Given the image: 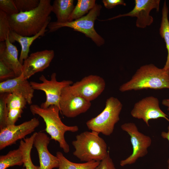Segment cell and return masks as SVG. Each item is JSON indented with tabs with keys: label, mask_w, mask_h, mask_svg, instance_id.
Wrapping results in <instances>:
<instances>
[{
	"label": "cell",
	"mask_w": 169,
	"mask_h": 169,
	"mask_svg": "<svg viewBox=\"0 0 169 169\" xmlns=\"http://www.w3.org/2000/svg\"><path fill=\"white\" fill-rule=\"evenodd\" d=\"M52 10L51 0H40L38 6L35 9L8 16L11 29L23 36L35 35L51 20Z\"/></svg>",
	"instance_id": "1"
},
{
	"label": "cell",
	"mask_w": 169,
	"mask_h": 169,
	"mask_svg": "<svg viewBox=\"0 0 169 169\" xmlns=\"http://www.w3.org/2000/svg\"><path fill=\"white\" fill-rule=\"evenodd\" d=\"M169 89V71L159 68L153 64L143 65L137 69L129 81L122 84L121 92L151 89Z\"/></svg>",
	"instance_id": "2"
},
{
	"label": "cell",
	"mask_w": 169,
	"mask_h": 169,
	"mask_svg": "<svg viewBox=\"0 0 169 169\" xmlns=\"http://www.w3.org/2000/svg\"><path fill=\"white\" fill-rule=\"evenodd\" d=\"M30 110L32 114L38 115L45 123V131L50 136L51 139L57 141L65 153L69 151V146L66 141L64 134L67 131L75 132L79 130L77 125L68 126L62 121L59 116L60 110L55 105L44 108L36 104L31 105Z\"/></svg>",
	"instance_id": "3"
},
{
	"label": "cell",
	"mask_w": 169,
	"mask_h": 169,
	"mask_svg": "<svg viewBox=\"0 0 169 169\" xmlns=\"http://www.w3.org/2000/svg\"><path fill=\"white\" fill-rule=\"evenodd\" d=\"M96 132L85 131L77 135L72 142L73 155L82 161H100L107 155V144Z\"/></svg>",
	"instance_id": "4"
},
{
	"label": "cell",
	"mask_w": 169,
	"mask_h": 169,
	"mask_svg": "<svg viewBox=\"0 0 169 169\" xmlns=\"http://www.w3.org/2000/svg\"><path fill=\"white\" fill-rule=\"evenodd\" d=\"M122 104L116 98L111 97L106 100L102 111L86 123L88 128L92 131L109 136L113 132L115 125L120 120Z\"/></svg>",
	"instance_id": "5"
},
{
	"label": "cell",
	"mask_w": 169,
	"mask_h": 169,
	"mask_svg": "<svg viewBox=\"0 0 169 169\" xmlns=\"http://www.w3.org/2000/svg\"><path fill=\"white\" fill-rule=\"evenodd\" d=\"M101 8L100 5L96 4L95 7L86 16L74 21L64 23L56 21L50 22L48 26L49 32H54L64 27L70 28L75 31L84 33L90 38L97 46H100L105 43V41L95 30L94 23L100 14Z\"/></svg>",
	"instance_id": "6"
},
{
	"label": "cell",
	"mask_w": 169,
	"mask_h": 169,
	"mask_svg": "<svg viewBox=\"0 0 169 169\" xmlns=\"http://www.w3.org/2000/svg\"><path fill=\"white\" fill-rule=\"evenodd\" d=\"M39 79L41 83L32 81L30 82L34 90H42L45 93L46 100L40 106L46 108L51 105H55L60 109L59 102L62 90L65 87L72 84L73 82L65 80L58 81L55 73L51 74L50 80L47 79L43 75L40 77Z\"/></svg>",
	"instance_id": "7"
},
{
	"label": "cell",
	"mask_w": 169,
	"mask_h": 169,
	"mask_svg": "<svg viewBox=\"0 0 169 169\" xmlns=\"http://www.w3.org/2000/svg\"><path fill=\"white\" fill-rule=\"evenodd\" d=\"M121 128L130 136L133 150L131 155L120 161V165L123 166L134 164L139 158L146 155L148 153V149L151 145L152 141L150 136L139 131L134 123H125L121 125Z\"/></svg>",
	"instance_id": "8"
},
{
	"label": "cell",
	"mask_w": 169,
	"mask_h": 169,
	"mask_svg": "<svg viewBox=\"0 0 169 169\" xmlns=\"http://www.w3.org/2000/svg\"><path fill=\"white\" fill-rule=\"evenodd\" d=\"M105 87V82L102 77L91 74L67 87L74 94L91 102L103 92Z\"/></svg>",
	"instance_id": "9"
},
{
	"label": "cell",
	"mask_w": 169,
	"mask_h": 169,
	"mask_svg": "<svg viewBox=\"0 0 169 169\" xmlns=\"http://www.w3.org/2000/svg\"><path fill=\"white\" fill-rule=\"evenodd\" d=\"M39 124L38 119L33 118L19 125H8L0 130V150L24 139L34 131Z\"/></svg>",
	"instance_id": "10"
},
{
	"label": "cell",
	"mask_w": 169,
	"mask_h": 169,
	"mask_svg": "<svg viewBox=\"0 0 169 169\" xmlns=\"http://www.w3.org/2000/svg\"><path fill=\"white\" fill-rule=\"evenodd\" d=\"M160 2V0H135L134 8L129 12L100 21L110 20L126 16L136 17V26L144 28L153 22V18L150 15V12L153 9H156L157 12L159 11Z\"/></svg>",
	"instance_id": "11"
},
{
	"label": "cell",
	"mask_w": 169,
	"mask_h": 169,
	"mask_svg": "<svg viewBox=\"0 0 169 169\" xmlns=\"http://www.w3.org/2000/svg\"><path fill=\"white\" fill-rule=\"evenodd\" d=\"M131 114L134 118L142 119L148 126L149 120L152 119L163 118L169 122L168 116L160 107L158 99L153 96L146 97L136 102Z\"/></svg>",
	"instance_id": "12"
},
{
	"label": "cell",
	"mask_w": 169,
	"mask_h": 169,
	"mask_svg": "<svg viewBox=\"0 0 169 169\" xmlns=\"http://www.w3.org/2000/svg\"><path fill=\"white\" fill-rule=\"evenodd\" d=\"M68 86L62 90L59 102L60 112L68 118H74L86 112L91 103L72 93Z\"/></svg>",
	"instance_id": "13"
},
{
	"label": "cell",
	"mask_w": 169,
	"mask_h": 169,
	"mask_svg": "<svg viewBox=\"0 0 169 169\" xmlns=\"http://www.w3.org/2000/svg\"><path fill=\"white\" fill-rule=\"evenodd\" d=\"M54 56L52 50L37 51L31 54L24 60L22 74L27 79L36 73L42 72L49 67Z\"/></svg>",
	"instance_id": "14"
},
{
	"label": "cell",
	"mask_w": 169,
	"mask_h": 169,
	"mask_svg": "<svg viewBox=\"0 0 169 169\" xmlns=\"http://www.w3.org/2000/svg\"><path fill=\"white\" fill-rule=\"evenodd\" d=\"M33 146L36 148L39 158L40 169L58 168L59 159L51 154L48 149L51 138L42 131L35 132Z\"/></svg>",
	"instance_id": "15"
},
{
	"label": "cell",
	"mask_w": 169,
	"mask_h": 169,
	"mask_svg": "<svg viewBox=\"0 0 169 169\" xmlns=\"http://www.w3.org/2000/svg\"><path fill=\"white\" fill-rule=\"evenodd\" d=\"M34 90L30 82L22 74L20 76L0 83V93H16L22 95L27 103L31 104Z\"/></svg>",
	"instance_id": "16"
},
{
	"label": "cell",
	"mask_w": 169,
	"mask_h": 169,
	"mask_svg": "<svg viewBox=\"0 0 169 169\" xmlns=\"http://www.w3.org/2000/svg\"><path fill=\"white\" fill-rule=\"evenodd\" d=\"M18 56L17 49L10 41L9 36L5 42H0V60L14 72L16 77L22 74L23 67Z\"/></svg>",
	"instance_id": "17"
},
{
	"label": "cell",
	"mask_w": 169,
	"mask_h": 169,
	"mask_svg": "<svg viewBox=\"0 0 169 169\" xmlns=\"http://www.w3.org/2000/svg\"><path fill=\"white\" fill-rule=\"evenodd\" d=\"M50 20L46 23L40 32L35 35L31 36H24L19 35L14 31L11 30L9 35L10 41L13 43L15 41L18 42L20 45L21 50L19 60L20 63L23 64L24 60L29 56L30 47L34 42L37 38L44 35L47 31L46 28L48 27Z\"/></svg>",
	"instance_id": "18"
},
{
	"label": "cell",
	"mask_w": 169,
	"mask_h": 169,
	"mask_svg": "<svg viewBox=\"0 0 169 169\" xmlns=\"http://www.w3.org/2000/svg\"><path fill=\"white\" fill-rule=\"evenodd\" d=\"M73 0H55L52 5V11L55 13L57 22L64 23L69 22L74 8Z\"/></svg>",
	"instance_id": "19"
},
{
	"label": "cell",
	"mask_w": 169,
	"mask_h": 169,
	"mask_svg": "<svg viewBox=\"0 0 169 169\" xmlns=\"http://www.w3.org/2000/svg\"><path fill=\"white\" fill-rule=\"evenodd\" d=\"M168 13V9L165 1L162 10V17L159 33L164 40L167 52L166 60L163 68L166 70L169 71V21Z\"/></svg>",
	"instance_id": "20"
},
{
	"label": "cell",
	"mask_w": 169,
	"mask_h": 169,
	"mask_svg": "<svg viewBox=\"0 0 169 169\" xmlns=\"http://www.w3.org/2000/svg\"><path fill=\"white\" fill-rule=\"evenodd\" d=\"M35 132L30 137L24 138L20 141L19 147L21 150L25 169H40L39 166L34 165L31 160V153L33 146Z\"/></svg>",
	"instance_id": "21"
},
{
	"label": "cell",
	"mask_w": 169,
	"mask_h": 169,
	"mask_svg": "<svg viewBox=\"0 0 169 169\" xmlns=\"http://www.w3.org/2000/svg\"><path fill=\"white\" fill-rule=\"evenodd\" d=\"M23 164V156L19 147L0 156V169H6L11 166H20Z\"/></svg>",
	"instance_id": "22"
},
{
	"label": "cell",
	"mask_w": 169,
	"mask_h": 169,
	"mask_svg": "<svg viewBox=\"0 0 169 169\" xmlns=\"http://www.w3.org/2000/svg\"><path fill=\"white\" fill-rule=\"evenodd\" d=\"M59 165L58 169H94L100 161H92L84 163H76L67 159L60 151L56 152Z\"/></svg>",
	"instance_id": "23"
},
{
	"label": "cell",
	"mask_w": 169,
	"mask_h": 169,
	"mask_svg": "<svg viewBox=\"0 0 169 169\" xmlns=\"http://www.w3.org/2000/svg\"><path fill=\"white\" fill-rule=\"evenodd\" d=\"M95 0H78L71 15L69 22L73 21L89 13L96 5Z\"/></svg>",
	"instance_id": "24"
},
{
	"label": "cell",
	"mask_w": 169,
	"mask_h": 169,
	"mask_svg": "<svg viewBox=\"0 0 169 169\" xmlns=\"http://www.w3.org/2000/svg\"><path fill=\"white\" fill-rule=\"evenodd\" d=\"M27 103L25 98L21 95L16 93H9L7 99L8 110L10 109H22Z\"/></svg>",
	"instance_id": "25"
},
{
	"label": "cell",
	"mask_w": 169,
	"mask_h": 169,
	"mask_svg": "<svg viewBox=\"0 0 169 169\" xmlns=\"http://www.w3.org/2000/svg\"><path fill=\"white\" fill-rule=\"evenodd\" d=\"M11 30L8 15L0 10V41H5Z\"/></svg>",
	"instance_id": "26"
},
{
	"label": "cell",
	"mask_w": 169,
	"mask_h": 169,
	"mask_svg": "<svg viewBox=\"0 0 169 169\" xmlns=\"http://www.w3.org/2000/svg\"><path fill=\"white\" fill-rule=\"evenodd\" d=\"M9 93L0 94V130L7 126L8 111L7 99Z\"/></svg>",
	"instance_id": "27"
},
{
	"label": "cell",
	"mask_w": 169,
	"mask_h": 169,
	"mask_svg": "<svg viewBox=\"0 0 169 169\" xmlns=\"http://www.w3.org/2000/svg\"><path fill=\"white\" fill-rule=\"evenodd\" d=\"M19 12H26L32 10L37 7L40 0H14Z\"/></svg>",
	"instance_id": "28"
},
{
	"label": "cell",
	"mask_w": 169,
	"mask_h": 169,
	"mask_svg": "<svg viewBox=\"0 0 169 169\" xmlns=\"http://www.w3.org/2000/svg\"><path fill=\"white\" fill-rule=\"evenodd\" d=\"M0 10L8 16L15 14L19 12L14 0H0Z\"/></svg>",
	"instance_id": "29"
},
{
	"label": "cell",
	"mask_w": 169,
	"mask_h": 169,
	"mask_svg": "<svg viewBox=\"0 0 169 169\" xmlns=\"http://www.w3.org/2000/svg\"><path fill=\"white\" fill-rule=\"evenodd\" d=\"M16 77L14 72L0 60V80L2 82Z\"/></svg>",
	"instance_id": "30"
},
{
	"label": "cell",
	"mask_w": 169,
	"mask_h": 169,
	"mask_svg": "<svg viewBox=\"0 0 169 169\" xmlns=\"http://www.w3.org/2000/svg\"><path fill=\"white\" fill-rule=\"evenodd\" d=\"M94 169H116L110 157L109 151L107 156L100 161L99 165Z\"/></svg>",
	"instance_id": "31"
},
{
	"label": "cell",
	"mask_w": 169,
	"mask_h": 169,
	"mask_svg": "<svg viewBox=\"0 0 169 169\" xmlns=\"http://www.w3.org/2000/svg\"><path fill=\"white\" fill-rule=\"evenodd\" d=\"M102 2L105 7L108 9L113 8L118 5H126L123 0H103Z\"/></svg>",
	"instance_id": "32"
},
{
	"label": "cell",
	"mask_w": 169,
	"mask_h": 169,
	"mask_svg": "<svg viewBox=\"0 0 169 169\" xmlns=\"http://www.w3.org/2000/svg\"><path fill=\"white\" fill-rule=\"evenodd\" d=\"M167 132H162L161 136L163 138L167 139L169 142V125L167 127Z\"/></svg>",
	"instance_id": "33"
},
{
	"label": "cell",
	"mask_w": 169,
	"mask_h": 169,
	"mask_svg": "<svg viewBox=\"0 0 169 169\" xmlns=\"http://www.w3.org/2000/svg\"><path fill=\"white\" fill-rule=\"evenodd\" d=\"M162 104L167 107V110L169 115V98L163 100L162 101Z\"/></svg>",
	"instance_id": "34"
},
{
	"label": "cell",
	"mask_w": 169,
	"mask_h": 169,
	"mask_svg": "<svg viewBox=\"0 0 169 169\" xmlns=\"http://www.w3.org/2000/svg\"><path fill=\"white\" fill-rule=\"evenodd\" d=\"M167 162L168 164V168L169 169V158L167 160Z\"/></svg>",
	"instance_id": "35"
},
{
	"label": "cell",
	"mask_w": 169,
	"mask_h": 169,
	"mask_svg": "<svg viewBox=\"0 0 169 169\" xmlns=\"http://www.w3.org/2000/svg\"><path fill=\"white\" fill-rule=\"evenodd\" d=\"M22 169H24V168H22Z\"/></svg>",
	"instance_id": "36"
}]
</instances>
